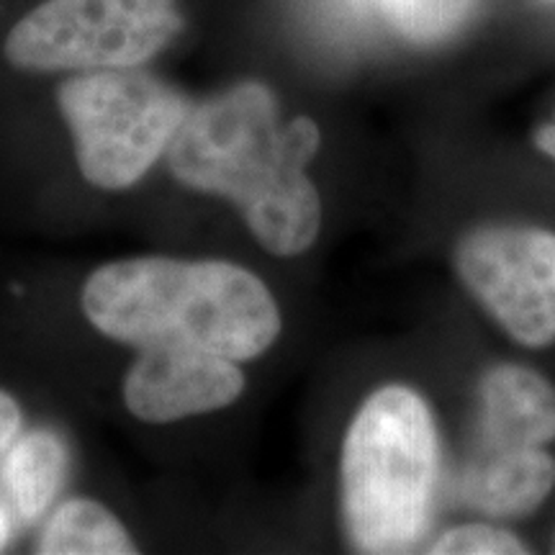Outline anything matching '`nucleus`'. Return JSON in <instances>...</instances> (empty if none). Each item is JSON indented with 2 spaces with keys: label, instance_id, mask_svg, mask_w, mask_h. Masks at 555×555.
Returning <instances> with one entry per match:
<instances>
[{
  "label": "nucleus",
  "instance_id": "13",
  "mask_svg": "<svg viewBox=\"0 0 555 555\" xmlns=\"http://www.w3.org/2000/svg\"><path fill=\"white\" fill-rule=\"evenodd\" d=\"M433 553L446 555H483V553H525V547L512 532L491 525H466L450 530L429 547Z\"/></svg>",
  "mask_w": 555,
  "mask_h": 555
},
{
  "label": "nucleus",
  "instance_id": "3",
  "mask_svg": "<svg viewBox=\"0 0 555 555\" xmlns=\"http://www.w3.org/2000/svg\"><path fill=\"white\" fill-rule=\"evenodd\" d=\"M440 446L425 401L386 386L360 406L343 450V512L363 553H406L433 512Z\"/></svg>",
  "mask_w": 555,
  "mask_h": 555
},
{
  "label": "nucleus",
  "instance_id": "10",
  "mask_svg": "<svg viewBox=\"0 0 555 555\" xmlns=\"http://www.w3.org/2000/svg\"><path fill=\"white\" fill-rule=\"evenodd\" d=\"M65 474L67 450L57 435L31 433L11 450L5 463V483L24 522H37L50 509Z\"/></svg>",
  "mask_w": 555,
  "mask_h": 555
},
{
  "label": "nucleus",
  "instance_id": "6",
  "mask_svg": "<svg viewBox=\"0 0 555 555\" xmlns=\"http://www.w3.org/2000/svg\"><path fill=\"white\" fill-rule=\"evenodd\" d=\"M457 270L517 343H555V234L532 227L481 229L457 249Z\"/></svg>",
  "mask_w": 555,
  "mask_h": 555
},
{
  "label": "nucleus",
  "instance_id": "15",
  "mask_svg": "<svg viewBox=\"0 0 555 555\" xmlns=\"http://www.w3.org/2000/svg\"><path fill=\"white\" fill-rule=\"evenodd\" d=\"M535 142H538L540 150L547 152V155H551V157L555 159V119H553L551 124H547V127H543V129L538 131Z\"/></svg>",
  "mask_w": 555,
  "mask_h": 555
},
{
  "label": "nucleus",
  "instance_id": "9",
  "mask_svg": "<svg viewBox=\"0 0 555 555\" xmlns=\"http://www.w3.org/2000/svg\"><path fill=\"white\" fill-rule=\"evenodd\" d=\"M555 440V388L519 365H499L481 384V442L543 448Z\"/></svg>",
  "mask_w": 555,
  "mask_h": 555
},
{
  "label": "nucleus",
  "instance_id": "1",
  "mask_svg": "<svg viewBox=\"0 0 555 555\" xmlns=\"http://www.w3.org/2000/svg\"><path fill=\"white\" fill-rule=\"evenodd\" d=\"M317 147L314 121L298 116L283 127L273 93L242 82L189 108L168 150L180 183L232 198L262 247L298 255L314 245L322 224L307 176Z\"/></svg>",
  "mask_w": 555,
  "mask_h": 555
},
{
  "label": "nucleus",
  "instance_id": "2",
  "mask_svg": "<svg viewBox=\"0 0 555 555\" xmlns=\"http://www.w3.org/2000/svg\"><path fill=\"white\" fill-rule=\"evenodd\" d=\"M82 311L103 335L139 350L178 347L227 360L258 358L281 332L260 278L221 260L111 262L88 278Z\"/></svg>",
  "mask_w": 555,
  "mask_h": 555
},
{
  "label": "nucleus",
  "instance_id": "7",
  "mask_svg": "<svg viewBox=\"0 0 555 555\" xmlns=\"http://www.w3.org/2000/svg\"><path fill=\"white\" fill-rule=\"evenodd\" d=\"M245 388L234 360L178 347H150L124 380L129 412L144 422H176L229 406Z\"/></svg>",
  "mask_w": 555,
  "mask_h": 555
},
{
  "label": "nucleus",
  "instance_id": "11",
  "mask_svg": "<svg viewBox=\"0 0 555 555\" xmlns=\"http://www.w3.org/2000/svg\"><path fill=\"white\" fill-rule=\"evenodd\" d=\"M41 555H129L137 553L129 532L106 506L73 499L54 512L39 538Z\"/></svg>",
  "mask_w": 555,
  "mask_h": 555
},
{
  "label": "nucleus",
  "instance_id": "8",
  "mask_svg": "<svg viewBox=\"0 0 555 555\" xmlns=\"http://www.w3.org/2000/svg\"><path fill=\"white\" fill-rule=\"evenodd\" d=\"M553 483L555 463L540 448L481 442L463 470L461 494L486 515L515 517L535 509Z\"/></svg>",
  "mask_w": 555,
  "mask_h": 555
},
{
  "label": "nucleus",
  "instance_id": "4",
  "mask_svg": "<svg viewBox=\"0 0 555 555\" xmlns=\"http://www.w3.org/2000/svg\"><path fill=\"white\" fill-rule=\"evenodd\" d=\"M57 101L82 176L106 191L134 185L170 147L191 108L178 90L134 67L80 73L60 88Z\"/></svg>",
  "mask_w": 555,
  "mask_h": 555
},
{
  "label": "nucleus",
  "instance_id": "12",
  "mask_svg": "<svg viewBox=\"0 0 555 555\" xmlns=\"http://www.w3.org/2000/svg\"><path fill=\"white\" fill-rule=\"evenodd\" d=\"M401 37L435 44L453 37L474 16L478 0H371Z\"/></svg>",
  "mask_w": 555,
  "mask_h": 555
},
{
  "label": "nucleus",
  "instance_id": "16",
  "mask_svg": "<svg viewBox=\"0 0 555 555\" xmlns=\"http://www.w3.org/2000/svg\"><path fill=\"white\" fill-rule=\"evenodd\" d=\"M9 532H11L9 517H5L3 506H0V551H3V547H5V543H9Z\"/></svg>",
  "mask_w": 555,
  "mask_h": 555
},
{
  "label": "nucleus",
  "instance_id": "14",
  "mask_svg": "<svg viewBox=\"0 0 555 555\" xmlns=\"http://www.w3.org/2000/svg\"><path fill=\"white\" fill-rule=\"evenodd\" d=\"M21 429V409L9 393L0 391V455L11 448Z\"/></svg>",
  "mask_w": 555,
  "mask_h": 555
},
{
  "label": "nucleus",
  "instance_id": "5",
  "mask_svg": "<svg viewBox=\"0 0 555 555\" xmlns=\"http://www.w3.org/2000/svg\"><path fill=\"white\" fill-rule=\"evenodd\" d=\"M183 29L178 0H44L5 37V60L26 73L129 69Z\"/></svg>",
  "mask_w": 555,
  "mask_h": 555
}]
</instances>
